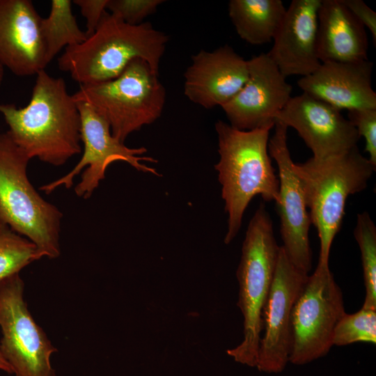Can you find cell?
Returning a JSON list of instances; mask_svg holds the SVG:
<instances>
[{"mask_svg":"<svg viewBox=\"0 0 376 376\" xmlns=\"http://www.w3.org/2000/svg\"><path fill=\"white\" fill-rule=\"evenodd\" d=\"M15 143L30 159L59 166L81 150V118L65 81L45 70L36 74L29 102L24 107L0 104Z\"/></svg>","mask_w":376,"mask_h":376,"instance_id":"obj_1","label":"cell"},{"mask_svg":"<svg viewBox=\"0 0 376 376\" xmlns=\"http://www.w3.org/2000/svg\"><path fill=\"white\" fill-rule=\"evenodd\" d=\"M219 162L214 165L228 214L224 243L238 233L244 213L254 196L265 201L279 200V179L268 150L274 125L240 130L222 120L215 123Z\"/></svg>","mask_w":376,"mask_h":376,"instance_id":"obj_2","label":"cell"},{"mask_svg":"<svg viewBox=\"0 0 376 376\" xmlns=\"http://www.w3.org/2000/svg\"><path fill=\"white\" fill-rule=\"evenodd\" d=\"M168 41V36L150 22L130 25L107 11L84 42L65 48L58 67L80 85L114 79L136 58L158 72Z\"/></svg>","mask_w":376,"mask_h":376,"instance_id":"obj_3","label":"cell"},{"mask_svg":"<svg viewBox=\"0 0 376 376\" xmlns=\"http://www.w3.org/2000/svg\"><path fill=\"white\" fill-rule=\"evenodd\" d=\"M300 179L311 224L320 239L318 265L329 266L330 249L339 232L347 198L366 188L376 167L355 146L334 157L293 164Z\"/></svg>","mask_w":376,"mask_h":376,"instance_id":"obj_4","label":"cell"},{"mask_svg":"<svg viewBox=\"0 0 376 376\" xmlns=\"http://www.w3.org/2000/svg\"><path fill=\"white\" fill-rule=\"evenodd\" d=\"M31 159L7 131L0 134V221L27 238L43 257L61 254V212L29 180Z\"/></svg>","mask_w":376,"mask_h":376,"instance_id":"obj_5","label":"cell"},{"mask_svg":"<svg viewBox=\"0 0 376 376\" xmlns=\"http://www.w3.org/2000/svg\"><path fill=\"white\" fill-rule=\"evenodd\" d=\"M279 249L272 219L261 203L249 223L237 269V306L244 318V338L238 345L226 351L236 362L250 367H256L257 363L263 310L274 276Z\"/></svg>","mask_w":376,"mask_h":376,"instance_id":"obj_6","label":"cell"},{"mask_svg":"<svg viewBox=\"0 0 376 376\" xmlns=\"http://www.w3.org/2000/svg\"><path fill=\"white\" fill-rule=\"evenodd\" d=\"M158 75L146 61L136 58L114 79L80 85L72 97L91 105L108 122L112 135L124 143L161 116L166 93Z\"/></svg>","mask_w":376,"mask_h":376,"instance_id":"obj_7","label":"cell"},{"mask_svg":"<svg viewBox=\"0 0 376 376\" xmlns=\"http://www.w3.org/2000/svg\"><path fill=\"white\" fill-rule=\"evenodd\" d=\"M345 313L343 294L329 266L317 265L292 309L289 362L304 365L326 356Z\"/></svg>","mask_w":376,"mask_h":376,"instance_id":"obj_8","label":"cell"},{"mask_svg":"<svg viewBox=\"0 0 376 376\" xmlns=\"http://www.w3.org/2000/svg\"><path fill=\"white\" fill-rule=\"evenodd\" d=\"M19 273L0 281V350L15 376H56L51 364L57 352L36 322L24 299Z\"/></svg>","mask_w":376,"mask_h":376,"instance_id":"obj_9","label":"cell"},{"mask_svg":"<svg viewBox=\"0 0 376 376\" xmlns=\"http://www.w3.org/2000/svg\"><path fill=\"white\" fill-rule=\"evenodd\" d=\"M80 114L81 142L84 145L81 158L75 167L63 177L41 186L39 189L49 194L59 187L70 188L75 178L84 169L81 180L75 188L79 197L87 199L105 178L107 167L114 162H125L139 171L159 175L156 169L143 162L155 163L152 157L143 156L144 147L129 148L115 138L106 119L91 105L76 102Z\"/></svg>","mask_w":376,"mask_h":376,"instance_id":"obj_10","label":"cell"},{"mask_svg":"<svg viewBox=\"0 0 376 376\" xmlns=\"http://www.w3.org/2000/svg\"><path fill=\"white\" fill-rule=\"evenodd\" d=\"M288 127L276 121L268 150L278 166L279 200L276 203L281 223L283 248L293 265L308 274L312 265L309 243L311 221L301 182L293 169L287 143Z\"/></svg>","mask_w":376,"mask_h":376,"instance_id":"obj_11","label":"cell"},{"mask_svg":"<svg viewBox=\"0 0 376 376\" xmlns=\"http://www.w3.org/2000/svg\"><path fill=\"white\" fill-rule=\"evenodd\" d=\"M308 275L293 265L280 246L262 314L265 332L260 338L256 366L260 372L279 373L289 362L291 312Z\"/></svg>","mask_w":376,"mask_h":376,"instance_id":"obj_12","label":"cell"},{"mask_svg":"<svg viewBox=\"0 0 376 376\" xmlns=\"http://www.w3.org/2000/svg\"><path fill=\"white\" fill-rule=\"evenodd\" d=\"M275 120L294 128L316 159L342 155L360 138L340 110L305 93L291 97Z\"/></svg>","mask_w":376,"mask_h":376,"instance_id":"obj_13","label":"cell"},{"mask_svg":"<svg viewBox=\"0 0 376 376\" xmlns=\"http://www.w3.org/2000/svg\"><path fill=\"white\" fill-rule=\"evenodd\" d=\"M248 68L242 88L221 107L230 125L240 130L275 125L276 116L291 97L292 86L267 53L248 60Z\"/></svg>","mask_w":376,"mask_h":376,"instance_id":"obj_14","label":"cell"},{"mask_svg":"<svg viewBox=\"0 0 376 376\" xmlns=\"http://www.w3.org/2000/svg\"><path fill=\"white\" fill-rule=\"evenodd\" d=\"M41 19L30 0H0V64L17 76L36 75L49 64Z\"/></svg>","mask_w":376,"mask_h":376,"instance_id":"obj_15","label":"cell"},{"mask_svg":"<svg viewBox=\"0 0 376 376\" xmlns=\"http://www.w3.org/2000/svg\"><path fill=\"white\" fill-rule=\"evenodd\" d=\"M248 75V61L230 46L201 50L184 74V94L205 109L221 107L240 91Z\"/></svg>","mask_w":376,"mask_h":376,"instance_id":"obj_16","label":"cell"},{"mask_svg":"<svg viewBox=\"0 0 376 376\" xmlns=\"http://www.w3.org/2000/svg\"><path fill=\"white\" fill-rule=\"evenodd\" d=\"M321 0H292L267 53L285 77H301L321 62L317 54L318 13Z\"/></svg>","mask_w":376,"mask_h":376,"instance_id":"obj_17","label":"cell"},{"mask_svg":"<svg viewBox=\"0 0 376 376\" xmlns=\"http://www.w3.org/2000/svg\"><path fill=\"white\" fill-rule=\"evenodd\" d=\"M373 63L368 59L352 62L327 61L297 85L305 93L338 110L376 109L372 86Z\"/></svg>","mask_w":376,"mask_h":376,"instance_id":"obj_18","label":"cell"},{"mask_svg":"<svg viewBox=\"0 0 376 376\" xmlns=\"http://www.w3.org/2000/svg\"><path fill=\"white\" fill-rule=\"evenodd\" d=\"M366 28L342 0H321L318 13L317 54L321 63L368 59Z\"/></svg>","mask_w":376,"mask_h":376,"instance_id":"obj_19","label":"cell"},{"mask_svg":"<svg viewBox=\"0 0 376 376\" xmlns=\"http://www.w3.org/2000/svg\"><path fill=\"white\" fill-rule=\"evenodd\" d=\"M228 10L239 37L258 45L273 40L286 8L281 0H230Z\"/></svg>","mask_w":376,"mask_h":376,"instance_id":"obj_20","label":"cell"},{"mask_svg":"<svg viewBox=\"0 0 376 376\" xmlns=\"http://www.w3.org/2000/svg\"><path fill=\"white\" fill-rule=\"evenodd\" d=\"M72 3L70 0H52L48 17L41 19L40 29L48 63L63 47L79 45L87 38L72 13Z\"/></svg>","mask_w":376,"mask_h":376,"instance_id":"obj_21","label":"cell"},{"mask_svg":"<svg viewBox=\"0 0 376 376\" xmlns=\"http://www.w3.org/2000/svg\"><path fill=\"white\" fill-rule=\"evenodd\" d=\"M354 236L361 252L366 288L362 308L376 310V227L367 212L357 214Z\"/></svg>","mask_w":376,"mask_h":376,"instance_id":"obj_22","label":"cell"},{"mask_svg":"<svg viewBox=\"0 0 376 376\" xmlns=\"http://www.w3.org/2000/svg\"><path fill=\"white\" fill-rule=\"evenodd\" d=\"M42 258L34 244L0 221V281Z\"/></svg>","mask_w":376,"mask_h":376,"instance_id":"obj_23","label":"cell"},{"mask_svg":"<svg viewBox=\"0 0 376 376\" xmlns=\"http://www.w3.org/2000/svg\"><path fill=\"white\" fill-rule=\"evenodd\" d=\"M357 342L376 343V310L361 308L345 313L336 325L333 345L345 346Z\"/></svg>","mask_w":376,"mask_h":376,"instance_id":"obj_24","label":"cell"},{"mask_svg":"<svg viewBox=\"0 0 376 376\" xmlns=\"http://www.w3.org/2000/svg\"><path fill=\"white\" fill-rule=\"evenodd\" d=\"M163 0H108L107 10L123 22L138 25L155 13Z\"/></svg>","mask_w":376,"mask_h":376,"instance_id":"obj_25","label":"cell"},{"mask_svg":"<svg viewBox=\"0 0 376 376\" xmlns=\"http://www.w3.org/2000/svg\"><path fill=\"white\" fill-rule=\"evenodd\" d=\"M347 117L359 136L364 138L365 151L369 155L370 162L376 167V109L348 111Z\"/></svg>","mask_w":376,"mask_h":376,"instance_id":"obj_26","label":"cell"},{"mask_svg":"<svg viewBox=\"0 0 376 376\" xmlns=\"http://www.w3.org/2000/svg\"><path fill=\"white\" fill-rule=\"evenodd\" d=\"M108 0H74L86 20L87 38L92 35L106 13Z\"/></svg>","mask_w":376,"mask_h":376,"instance_id":"obj_27","label":"cell"},{"mask_svg":"<svg viewBox=\"0 0 376 376\" xmlns=\"http://www.w3.org/2000/svg\"><path fill=\"white\" fill-rule=\"evenodd\" d=\"M356 19L370 31L374 45L376 43V13L363 0H342Z\"/></svg>","mask_w":376,"mask_h":376,"instance_id":"obj_28","label":"cell"},{"mask_svg":"<svg viewBox=\"0 0 376 376\" xmlns=\"http://www.w3.org/2000/svg\"><path fill=\"white\" fill-rule=\"evenodd\" d=\"M0 370L7 373L8 374H13V370L8 363L6 361L3 357L0 350Z\"/></svg>","mask_w":376,"mask_h":376,"instance_id":"obj_29","label":"cell"},{"mask_svg":"<svg viewBox=\"0 0 376 376\" xmlns=\"http://www.w3.org/2000/svg\"><path fill=\"white\" fill-rule=\"evenodd\" d=\"M4 76V68L0 64V86L2 84Z\"/></svg>","mask_w":376,"mask_h":376,"instance_id":"obj_30","label":"cell"}]
</instances>
